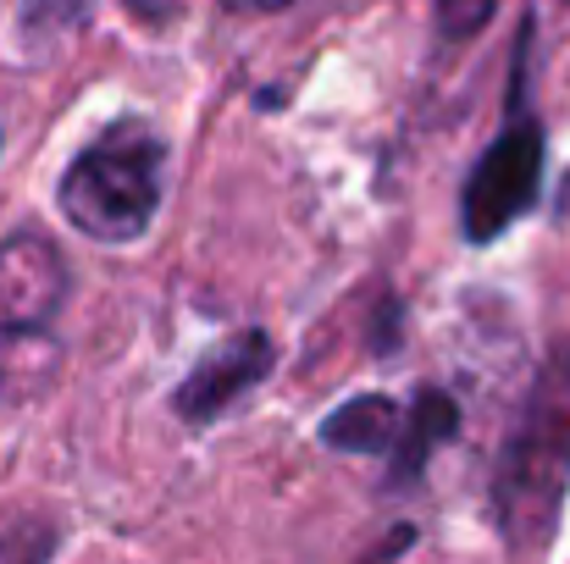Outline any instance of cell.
Wrapping results in <instances>:
<instances>
[{
  "label": "cell",
  "mask_w": 570,
  "mask_h": 564,
  "mask_svg": "<svg viewBox=\"0 0 570 564\" xmlns=\"http://www.w3.org/2000/svg\"><path fill=\"white\" fill-rule=\"evenodd\" d=\"M570 493V349H554L532 376L521 420L504 443L493 509L499 532L515 554H538L554 543Z\"/></svg>",
  "instance_id": "cell-1"
},
{
  "label": "cell",
  "mask_w": 570,
  "mask_h": 564,
  "mask_svg": "<svg viewBox=\"0 0 570 564\" xmlns=\"http://www.w3.org/2000/svg\"><path fill=\"white\" fill-rule=\"evenodd\" d=\"M167 194V139L145 117H117L61 172V210L100 244H134L150 232Z\"/></svg>",
  "instance_id": "cell-2"
},
{
  "label": "cell",
  "mask_w": 570,
  "mask_h": 564,
  "mask_svg": "<svg viewBox=\"0 0 570 564\" xmlns=\"http://www.w3.org/2000/svg\"><path fill=\"white\" fill-rule=\"evenodd\" d=\"M543 184V128L521 111L510 128L476 156L465 199H460V227L471 244H493L510 221H521Z\"/></svg>",
  "instance_id": "cell-3"
},
{
  "label": "cell",
  "mask_w": 570,
  "mask_h": 564,
  "mask_svg": "<svg viewBox=\"0 0 570 564\" xmlns=\"http://www.w3.org/2000/svg\"><path fill=\"white\" fill-rule=\"evenodd\" d=\"M67 305V260L45 232H11L0 244V344H56Z\"/></svg>",
  "instance_id": "cell-4"
},
{
  "label": "cell",
  "mask_w": 570,
  "mask_h": 564,
  "mask_svg": "<svg viewBox=\"0 0 570 564\" xmlns=\"http://www.w3.org/2000/svg\"><path fill=\"white\" fill-rule=\"evenodd\" d=\"M272 372V338L266 333H238L227 344H216L199 366L189 372V382L178 387V415L184 420H216L227 415L255 382H266Z\"/></svg>",
  "instance_id": "cell-5"
},
{
  "label": "cell",
  "mask_w": 570,
  "mask_h": 564,
  "mask_svg": "<svg viewBox=\"0 0 570 564\" xmlns=\"http://www.w3.org/2000/svg\"><path fill=\"white\" fill-rule=\"evenodd\" d=\"M399 432H404V409L382 393L350 398L344 409H333L322 420V443L350 448V454H387V448H399Z\"/></svg>",
  "instance_id": "cell-6"
},
{
  "label": "cell",
  "mask_w": 570,
  "mask_h": 564,
  "mask_svg": "<svg viewBox=\"0 0 570 564\" xmlns=\"http://www.w3.org/2000/svg\"><path fill=\"white\" fill-rule=\"evenodd\" d=\"M83 17H89V0H17V28L22 33H39V39L67 33Z\"/></svg>",
  "instance_id": "cell-7"
},
{
  "label": "cell",
  "mask_w": 570,
  "mask_h": 564,
  "mask_svg": "<svg viewBox=\"0 0 570 564\" xmlns=\"http://www.w3.org/2000/svg\"><path fill=\"white\" fill-rule=\"evenodd\" d=\"M493 11H499V0H438V33L460 44V39L482 33L493 22Z\"/></svg>",
  "instance_id": "cell-8"
},
{
  "label": "cell",
  "mask_w": 570,
  "mask_h": 564,
  "mask_svg": "<svg viewBox=\"0 0 570 564\" xmlns=\"http://www.w3.org/2000/svg\"><path fill=\"white\" fill-rule=\"evenodd\" d=\"M139 22H150V28H161V22H178L184 11H189V0H122Z\"/></svg>",
  "instance_id": "cell-9"
},
{
  "label": "cell",
  "mask_w": 570,
  "mask_h": 564,
  "mask_svg": "<svg viewBox=\"0 0 570 564\" xmlns=\"http://www.w3.org/2000/svg\"><path fill=\"white\" fill-rule=\"evenodd\" d=\"M227 11H283L288 0H222Z\"/></svg>",
  "instance_id": "cell-10"
}]
</instances>
